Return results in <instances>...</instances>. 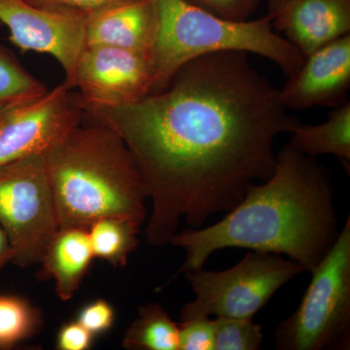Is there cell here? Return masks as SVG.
Here are the masks:
<instances>
[{
    "label": "cell",
    "mask_w": 350,
    "mask_h": 350,
    "mask_svg": "<svg viewBox=\"0 0 350 350\" xmlns=\"http://www.w3.org/2000/svg\"><path fill=\"white\" fill-rule=\"evenodd\" d=\"M338 234L328 170L286 144L278 152L273 174L261 184H251L223 219L176 232L170 244L186 253L178 273L204 268L214 253L226 248L285 255L310 273Z\"/></svg>",
    "instance_id": "2"
},
{
    "label": "cell",
    "mask_w": 350,
    "mask_h": 350,
    "mask_svg": "<svg viewBox=\"0 0 350 350\" xmlns=\"http://www.w3.org/2000/svg\"><path fill=\"white\" fill-rule=\"evenodd\" d=\"M84 118L77 94L66 85L0 107V167L45 154Z\"/></svg>",
    "instance_id": "8"
},
{
    "label": "cell",
    "mask_w": 350,
    "mask_h": 350,
    "mask_svg": "<svg viewBox=\"0 0 350 350\" xmlns=\"http://www.w3.org/2000/svg\"><path fill=\"white\" fill-rule=\"evenodd\" d=\"M264 335L253 319L218 317L214 319L213 350H258Z\"/></svg>",
    "instance_id": "20"
},
{
    "label": "cell",
    "mask_w": 350,
    "mask_h": 350,
    "mask_svg": "<svg viewBox=\"0 0 350 350\" xmlns=\"http://www.w3.org/2000/svg\"><path fill=\"white\" fill-rule=\"evenodd\" d=\"M300 305L275 332L278 350L349 349L350 218L333 247L312 269Z\"/></svg>",
    "instance_id": "5"
},
{
    "label": "cell",
    "mask_w": 350,
    "mask_h": 350,
    "mask_svg": "<svg viewBox=\"0 0 350 350\" xmlns=\"http://www.w3.org/2000/svg\"><path fill=\"white\" fill-rule=\"evenodd\" d=\"M122 345L128 350H179V324L158 303L140 306Z\"/></svg>",
    "instance_id": "16"
},
{
    "label": "cell",
    "mask_w": 350,
    "mask_h": 350,
    "mask_svg": "<svg viewBox=\"0 0 350 350\" xmlns=\"http://www.w3.org/2000/svg\"><path fill=\"white\" fill-rule=\"evenodd\" d=\"M48 91L0 42V107L12 101L41 96Z\"/></svg>",
    "instance_id": "19"
},
{
    "label": "cell",
    "mask_w": 350,
    "mask_h": 350,
    "mask_svg": "<svg viewBox=\"0 0 350 350\" xmlns=\"http://www.w3.org/2000/svg\"><path fill=\"white\" fill-rule=\"evenodd\" d=\"M0 227L10 243L11 262L21 268L40 264L59 229L44 154L0 167Z\"/></svg>",
    "instance_id": "7"
},
{
    "label": "cell",
    "mask_w": 350,
    "mask_h": 350,
    "mask_svg": "<svg viewBox=\"0 0 350 350\" xmlns=\"http://www.w3.org/2000/svg\"><path fill=\"white\" fill-rule=\"evenodd\" d=\"M179 350H213L214 319L192 317L179 322Z\"/></svg>",
    "instance_id": "21"
},
{
    "label": "cell",
    "mask_w": 350,
    "mask_h": 350,
    "mask_svg": "<svg viewBox=\"0 0 350 350\" xmlns=\"http://www.w3.org/2000/svg\"><path fill=\"white\" fill-rule=\"evenodd\" d=\"M81 107L130 150L152 204L144 234L154 247L170 244L181 219L199 229L234 208L275 172L276 138L301 123L237 51L196 57L130 105Z\"/></svg>",
    "instance_id": "1"
},
{
    "label": "cell",
    "mask_w": 350,
    "mask_h": 350,
    "mask_svg": "<svg viewBox=\"0 0 350 350\" xmlns=\"http://www.w3.org/2000/svg\"><path fill=\"white\" fill-rule=\"evenodd\" d=\"M158 34L154 0H129L90 14L85 22L86 46H111L152 57Z\"/></svg>",
    "instance_id": "13"
},
{
    "label": "cell",
    "mask_w": 350,
    "mask_h": 350,
    "mask_svg": "<svg viewBox=\"0 0 350 350\" xmlns=\"http://www.w3.org/2000/svg\"><path fill=\"white\" fill-rule=\"evenodd\" d=\"M350 90V34L306 57L280 91L287 110L336 107L347 101Z\"/></svg>",
    "instance_id": "11"
},
{
    "label": "cell",
    "mask_w": 350,
    "mask_h": 350,
    "mask_svg": "<svg viewBox=\"0 0 350 350\" xmlns=\"http://www.w3.org/2000/svg\"><path fill=\"white\" fill-rule=\"evenodd\" d=\"M288 145L306 156L332 155L349 169L350 103L334 107L328 118L319 125L299 124L290 133Z\"/></svg>",
    "instance_id": "15"
},
{
    "label": "cell",
    "mask_w": 350,
    "mask_h": 350,
    "mask_svg": "<svg viewBox=\"0 0 350 350\" xmlns=\"http://www.w3.org/2000/svg\"><path fill=\"white\" fill-rule=\"evenodd\" d=\"M93 338V334L90 333L77 320L68 322L57 332V349L88 350L92 347Z\"/></svg>",
    "instance_id": "25"
},
{
    "label": "cell",
    "mask_w": 350,
    "mask_h": 350,
    "mask_svg": "<svg viewBox=\"0 0 350 350\" xmlns=\"http://www.w3.org/2000/svg\"><path fill=\"white\" fill-rule=\"evenodd\" d=\"M59 228L88 229L98 219H147L146 189L118 133L84 118L44 154Z\"/></svg>",
    "instance_id": "3"
},
{
    "label": "cell",
    "mask_w": 350,
    "mask_h": 350,
    "mask_svg": "<svg viewBox=\"0 0 350 350\" xmlns=\"http://www.w3.org/2000/svg\"><path fill=\"white\" fill-rule=\"evenodd\" d=\"M154 81L150 56L111 46H85L75 89L83 107H121L152 94Z\"/></svg>",
    "instance_id": "10"
},
{
    "label": "cell",
    "mask_w": 350,
    "mask_h": 350,
    "mask_svg": "<svg viewBox=\"0 0 350 350\" xmlns=\"http://www.w3.org/2000/svg\"><path fill=\"white\" fill-rule=\"evenodd\" d=\"M303 271L282 255L259 251L225 271H186L184 278L196 297L182 306L180 320L211 315L253 319L283 285Z\"/></svg>",
    "instance_id": "6"
},
{
    "label": "cell",
    "mask_w": 350,
    "mask_h": 350,
    "mask_svg": "<svg viewBox=\"0 0 350 350\" xmlns=\"http://www.w3.org/2000/svg\"><path fill=\"white\" fill-rule=\"evenodd\" d=\"M86 16L46 8L27 0H0V23L22 52L49 55L62 66L64 84L75 90L78 59L86 46Z\"/></svg>",
    "instance_id": "9"
},
{
    "label": "cell",
    "mask_w": 350,
    "mask_h": 350,
    "mask_svg": "<svg viewBox=\"0 0 350 350\" xmlns=\"http://www.w3.org/2000/svg\"><path fill=\"white\" fill-rule=\"evenodd\" d=\"M12 260V250L3 230L0 227V271Z\"/></svg>",
    "instance_id": "26"
},
{
    "label": "cell",
    "mask_w": 350,
    "mask_h": 350,
    "mask_svg": "<svg viewBox=\"0 0 350 350\" xmlns=\"http://www.w3.org/2000/svg\"><path fill=\"white\" fill-rule=\"evenodd\" d=\"M36 5L57 10L69 11L87 16L107 7L129 0H27Z\"/></svg>",
    "instance_id": "24"
},
{
    "label": "cell",
    "mask_w": 350,
    "mask_h": 350,
    "mask_svg": "<svg viewBox=\"0 0 350 350\" xmlns=\"http://www.w3.org/2000/svg\"><path fill=\"white\" fill-rule=\"evenodd\" d=\"M158 34L152 62L154 89L161 91L176 71L196 57L237 51L266 57L285 75L296 72L306 57L276 33L268 15L260 19L230 20L185 0H154Z\"/></svg>",
    "instance_id": "4"
},
{
    "label": "cell",
    "mask_w": 350,
    "mask_h": 350,
    "mask_svg": "<svg viewBox=\"0 0 350 350\" xmlns=\"http://www.w3.org/2000/svg\"><path fill=\"white\" fill-rule=\"evenodd\" d=\"M139 231V226L119 217L98 219L87 229L94 256L121 269L137 248Z\"/></svg>",
    "instance_id": "17"
},
{
    "label": "cell",
    "mask_w": 350,
    "mask_h": 350,
    "mask_svg": "<svg viewBox=\"0 0 350 350\" xmlns=\"http://www.w3.org/2000/svg\"><path fill=\"white\" fill-rule=\"evenodd\" d=\"M267 15L305 57L350 34V0H269Z\"/></svg>",
    "instance_id": "12"
},
{
    "label": "cell",
    "mask_w": 350,
    "mask_h": 350,
    "mask_svg": "<svg viewBox=\"0 0 350 350\" xmlns=\"http://www.w3.org/2000/svg\"><path fill=\"white\" fill-rule=\"evenodd\" d=\"M188 3L230 20L245 21L256 12L261 0H185Z\"/></svg>",
    "instance_id": "22"
},
{
    "label": "cell",
    "mask_w": 350,
    "mask_h": 350,
    "mask_svg": "<svg viewBox=\"0 0 350 350\" xmlns=\"http://www.w3.org/2000/svg\"><path fill=\"white\" fill-rule=\"evenodd\" d=\"M94 256L86 229L59 228L41 260L38 278L55 283L59 300L73 298Z\"/></svg>",
    "instance_id": "14"
},
{
    "label": "cell",
    "mask_w": 350,
    "mask_h": 350,
    "mask_svg": "<svg viewBox=\"0 0 350 350\" xmlns=\"http://www.w3.org/2000/svg\"><path fill=\"white\" fill-rule=\"evenodd\" d=\"M42 325L40 310L14 295L0 294V350L12 349L33 337Z\"/></svg>",
    "instance_id": "18"
},
{
    "label": "cell",
    "mask_w": 350,
    "mask_h": 350,
    "mask_svg": "<svg viewBox=\"0 0 350 350\" xmlns=\"http://www.w3.org/2000/svg\"><path fill=\"white\" fill-rule=\"evenodd\" d=\"M114 320V308L103 299L88 304L80 310L77 317V321L93 334L94 337L109 330Z\"/></svg>",
    "instance_id": "23"
}]
</instances>
